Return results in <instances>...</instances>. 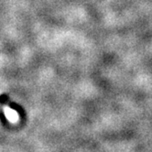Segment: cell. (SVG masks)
<instances>
[{
  "label": "cell",
  "instance_id": "cell-1",
  "mask_svg": "<svg viewBox=\"0 0 152 152\" xmlns=\"http://www.w3.org/2000/svg\"><path fill=\"white\" fill-rule=\"evenodd\" d=\"M4 112H5V115H6L7 118L11 123H17L18 122V113L15 110L11 109V108H9V107L5 106L4 107Z\"/></svg>",
  "mask_w": 152,
  "mask_h": 152
}]
</instances>
